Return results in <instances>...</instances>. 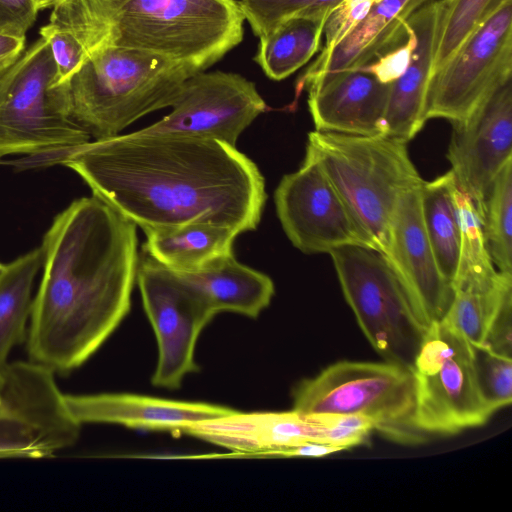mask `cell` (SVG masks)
<instances>
[{
    "mask_svg": "<svg viewBox=\"0 0 512 512\" xmlns=\"http://www.w3.org/2000/svg\"><path fill=\"white\" fill-rule=\"evenodd\" d=\"M146 240L142 251L165 268L176 273L197 272L233 253L239 233L209 223L143 230Z\"/></svg>",
    "mask_w": 512,
    "mask_h": 512,
    "instance_id": "obj_23",
    "label": "cell"
},
{
    "mask_svg": "<svg viewBox=\"0 0 512 512\" xmlns=\"http://www.w3.org/2000/svg\"><path fill=\"white\" fill-rule=\"evenodd\" d=\"M427 1L380 0L337 46L320 53L306 70L298 88L322 76L363 68L404 43L409 37L407 19Z\"/></svg>",
    "mask_w": 512,
    "mask_h": 512,
    "instance_id": "obj_21",
    "label": "cell"
},
{
    "mask_svg": "<svg viewBox=\"0 0 512 512\" xmlns=\"http://www.w3.org/2000/svg\"><path fill=\"white\" fill-rule=\"evenodd\" d=\"M481 221L496 269L512 274V159L498 172L486 195Z\"/></svg>",
    "mask_w": 512,
    "mask_h": 512,
    "instance_id": "obj_29",
    "label": "cell"
},
{
    "mask_svg": "<svg viewBox=\"0 0 512 512\" xmlns=\"http://www.w3.org/2000/svg\"><path fill=\"white\" fill-rule=\"evenodd\" d=\"M25 36L0 33V77L25 51Z\"/></svg>",
    "mask_w": 512,
    "mask_h": 512,
    "instance_id": "obj_39",
    "label": "cell"
},
{
    "mask_svg": "<svg viewBox=\"0 0 512 512\" xmlns=\"http://www.w3.org/2000/svg\"><path fill=\"white\" fill-rule=\"evenodd\" d=\"M340 0H238L245 21L259 38L299 16L325 15Z\"/></svg>",
    "mask_w": 512,
    "mask_h": 512,
    "instance_id": "obj_31",
    "label": "cell"
},
{
    "mask_svg": "<svg viewBox=\"0 0 512 512\" xmlns=\"http://www.w3.org/2000/svg\"><path fill=\"white\" fill-rule=\"evenodd\" d=\"M22 169L60 164L142 230L209 223L255 230L267 199L256 164L235 146L140 130L14 161Z\"/></svg>",
    "mask_w": 512,
    "mask_h": 512,
    "instance_id": "obj_1",
    "label": "cell"
},
{
    "mask_svg": "<svg viewBox=\"0 0 512 512\" xmlns=\"http://www.w3.org/2000/svg\"><path fill=\"white\" fill-rule=\"evenodd\" d=\"M411 370L415 424L425 435H453L493 415L477 388L471 343L442 322L430 325Z\"/></svg>",
    "mask_w": 512,
    "mask_h": 512,
    "instance_id": "obj_9",
    "label": "cell"
},
{
    "mask_svg": "<svg viewBox=\"0 0 512 512\" xmlns=\"http://www.w3.org/2000/svg\"><path fill=\"white\" fill-rule=\"evenodd\" d=\"M57 0H33L34 5L38 11L46 8H52Z\"/></svg>",
    "mask_w": 512,
    "mask_h": 512,
    "instance_id": "obj_41",
    "label": "cell"
},
{
    "mask_svg": "<svg viewBox=\"0 0 512 512\" xmlns=\"http://www.w3.org/2000/svg\"><path fill=\"white\" fill-rule=\"evenodd\" d=\"M73 417L84 423L118 424L129 428L181 431L237 410L204 402L168 400L128 393L65 395Z\"/></svg>",
    "mask_w": 512,
    "mask_h": 512,
    "instance_id": "obj_18",
    "label": "cell"
},
{
    "mask_svg": "<svg viewBox=\"0 0 512 512\" xmlns=\"http://www.w3.org/2000/svg\"><path fill=\"white\" fill-rule=\"evenodd\" d=\"M455 178L451 170L420 189L421 213L425 231L442 275L452 284L459 250L460 225L454 198Z\"/></svg>",
    "mask_w": 512,
    "mask_h": 512,
    "instance_id": "obj_25",
    "label": "cell"
},
{
    "mask_svg": "<svg viewBox=\"0 0 512 512\" xmlns=\"http://www.w3.org/2000/svg\"><path fill=\"white\" fill-rule=\"evenodd\" d=\"M238 0H57L49 23L88 55L103 46L152 52L205 71L243 39Z\"/></svg>",
    "mask_w": 512,
    "mask_h": 512,
    "instance_id": "obj_3",
    "label": "cell"
},
{
    "mask_svg": "<svg viewBox=\"0 0 512 512\" xmlns=\"http://www.w3.org/2000/svg\"><path fill=\"white\" fill-rule=\"evenodd\" d=\"M3 403H4V398H3V375H2V370H0V409L3 406Z\"/></svg>",
    "mask_w": 512,
    "mask_h": 512,
    "instance_id": "obj_42",
    "label": "cell"
},
{
    "mask_svg": "<svg viewBox=\"0 0 512 512\" xmlns=\"http://www.w3.org/2000/svg\"><path fill=\"white\" fill-rule=\"evenodd\" d=\"M183 432L227 448L237 455L278 456L288 448L321 442L320 424L291 409L282 412L239 411L199 422Z\"/></svg>",
    "mask_w": 512,
    "mask_h": 512,
    "instance_id": "obj_19",
    "label": "cell"
},
{
    "mask_svg": "<svg viewBox=\"0 0 512 512\" xmlns=\"http://www.w3.org/2000/svg\"><path fill=\"white\" fill-rule=\"evenodd\" d=\"M343 295L363 334L384 359L411 369L430 325L381 251L342 246L329 252Z\"/></svg>",
    "mask_w": 512,
    "mask_h": 512,
    "instance_id": "obj_7",
    "label": "cell"
},
{
    "mask_svg": "<svg viewBox=\"0 0 512 512\" xmlns=\"http://www.w3.org/2000/svg\"><path fill=\"white\" fill-rule=\"evenodd\" d=\"M274 202L286 236L304 253H329L348 245L377 249L308 152L297 171L282 177Z\"/></svg>",
    "mask_w": 512,
    "mask_h": 512,
    "instance_id": "obj_13",
    "label": "cell"
},
{
    "mask_svg": "<svg viewBox=\"0 0 512 512\" xmlns=\"http://www.w3.org/2000/svg\"><path fill=\"white\" fill-rule=\"evenodd\" d=\"M199 72L161 55L103 46L57 86L70 117L94 139L109 138L153 111L170 107L183 82Z\"/></svg>",
    "mask_w": 512,
    "mask_h": 512,
    "instance_id": "obj_4",
    "label": "cell"
},
{
    "mask_svg": "<svg viewBox=\"0 0 512 512\" xmlns=\"http://www.w3.org/2000/svg\"><path fill=\"white\" fill-rule=\"evenodd\" d=\"M451 304L440 321L473 345H481L505 296L512 291V274L500 272L489 284L453 286Z\"/></svg>",
    "mask_w": 512,
    "mask_h": 512,
    "instance_id": "obj_27",
    "label": "cell"
},
{
    "mask_svg": "<svg viewBox=\"0 0 512 512\" xmlns=\"http://www.w3.org/2000/svg\"><path fill=\"white\" fill-rule=\"evenodd\" d=\"M511 339L512 291L505 296L480 346L497 355L512 358Z\"/></svg>",
    "mask_w": 512,
    "mask_h": 512,
    "instance_id": "obj_37",
    "label": "cell"
},
{
    "mask_svg": "<svg viewBox=\"0 0 512 512\" xmlns=\"http://www.w3.org/2000/svg\"><path fill=\"white\" fill-rule=\"evenodd\" d=\"M512 77V0H506L429 80L425 119L463 121Z\"/></svg>",
    "mask_w": 512,
    "mask_h": 512,
    "instance_id": "obj_12",
    "label": "cell"
},
{
    "mask_svg": "<svg viewBox=\"0 0 512 512\" xmlns=\"http://www.w3.org/2000/svg\"><path fill=\"white\" fill-rule=\"evenodd\" d=\"M0 458H45L76 443L81 424L59 390L55 373L34 363L3 369Z\"/></svg>",
    "mask_w": 512,
    "mask_h": 512,
    "instance_id": "obj_10",
    "label": "cell"
},
{
    "mask_svg": "<svg viewBox=\"0 0 512 512\" xmlns=\"http://www.w3.org/2000/svg\"><path fill=\"white\" fill-rule=\"evenodd\" d=\"M43 262L41 247L4 265L0 273V370L11 349L26 339L32 308V286Z\"/></svg>",
    "mask_w": 512,
    "mask_h": 512,
    "instance_id": "obj_26",
    "label": "cell"
},
{
    "mask_svg": "<svg viewBox=\"0 0 512 512\" xmlns=\"http://www.w3.org/2000/svg\"><path fill=\"white\" fill-rule=\"evenodd\" d=\"M439 9L440 0H428L407 19L406 24L415 38V48L406 71L390 84L384 135L406 143L426 122L425 102L432 75Z\"/></svg>",
    "mask_w": 512,
    "mask_h": 512,
    "instance_id": "obj_20",
    "label": "cell"
},
{
    "mask_svg": "<svg viewBox=\"0 0 512 512\" xmlns=\"http://www.w3.org/2000/svg\"><path fill=\"white\" fill-rule=\"evenodd\" d=\"M136 227L94 195L56 215L40 246L43 275L29 318L30 361L68 375L119 326L136 280Z\"/></svg>",
    "mask_w": 512,
    "mask_h": 512,
    "instance_id": "obj_2",
    "label": "cell"
},
{
    "mask_svg": "<svg viewBox=\"0 0 512 512\" xmlns=\"http://www.w3.org/2000/svg\"><path fill=\"white\" fill-rule=\"evenodd\" d=\"M454 198L460 225V250L452 287L493 283L500 271L490 257L481 218L472 200L457 185Z\"/></svg>",
    "mask_w": 512,
    "mask_h": 512,
    "instance_id": "obj_28",
    "label": "cell"
},
{
    "mask_svg": "<svg viewBox=\"0 0 512 512\" xmlns=\"http://www.w3.org/2000/svg\"><path fill=\"white\" fill-rule=\"evenodd\" d=\"M472 345L475 380L480 396L494 414L512 402V358Z\"/></svg>",
    "mask_w": 512,
    "mask_h": 512,
    "instance_id": "obj_32",
    "label": "cell"
},
{
    "mask_svg": "<svg viewBox=\"0 0 512 512\" xmlns=\"http://www.w3.org/2000/svg\"><path fill=\"white\" fill-rule=\"evenodd\" d=\"M136 281L158 344L152 384L179 388L187 374L198 371L196 343L217 312L196 288L145 252L138 258Z\"/></svg>",
    "mask_w": 512,
    "mask_h": 512,
    "instance_id": "obj_11",
    "label": "cell"
},
{
    "mask_svg": "<svg viewBox=\"0 0 512 512\" xmlns=\"http://www.w3.org/2000/svg\"><path fill=\"white\" fill-rule=\"evenodd\" d=\"M3 268H4V264L0 263V273L2 272Z\"/></svg>",
    "mask_w": 512,
    "mask_h": 512,
    "instance_id": "obj_43",
    "label": "cell"
},
{
    "mask_svg": "<svg viewBox=\"0 0 512 512\" xmlns=\"http://www.w3.org/2000/svg\"><path fill=\"white\" fill-rule=\"evenodd\" d=\"M506 0H440L432 74L439 70Z\"/></svg>",
    "mask_w": 512,
    "mask_h": 512,
    "instance_id": "obj_30",
    "label": "cell"
},
{
    "mask_svg": "<svg viewBox=\"0 0 512 512\" xmlns=\"http://www.w3.org/2000/svg\"><path fill=\"white\" fill-rule=\"evenodd\" d=\"M422 184L399 199L386 256L402 278L420 315L431 325L446 314L453 288L438 267L425 231L420 200Z\"/></svg>",
    "mask_w": 512,
    "mask_h": 512,
    "instance_id": "obj_16",
    "label": "cell"
},
{
    "mask_svg": "<svg viewBox=\"0 0 512 512\" xmlns=\"http://www.w3.org/2000/svg\"><path fill=\"white\" fill-rule=\"evenodd\" d=\"M39 33L51 50L56 67L55 86L66 84L87 60L86 49L70 31L52 23L43 26Z\"/></svg>",
    "mask_w": 512,
    "mask_h": 512,
    "instance_id": "obj_33",
    "label": "cell"
},
{
    "mask_svg": "<svg viewBox=\"0 0 512 512\" xmlns=\"http://www.w3.org/2000/svg\"><path fill=\"white\" fill-rule=\"evenodd\" d=\"M37 13L33 0H0V33L25 36Z\"/></svg>",
    "mask_w": 512,
    "mask_h": 512,
    "instance_id": "obj_38",
    "label": "cell"
},
{
    "mask_svg": "<svg viewBox=\"0 0 512 512\" xmlns=\"http://www.w3.org/2000/svg\"><path fill=\"white\" fill-rule=\"evenodd\" d=\"M390 84L360 68L322 76L302 89L317 131L373 136L384 135Z\"/></svg>",
    "mask_w": 512,
    "mask_h": 512,
    "instance_id": "obj_17",
    "label": "cell"
},
{
    "mask_svg": "<svg viewBox=\"0 0 512 512\" xmlns=\"http://www.w3.org/2000/svg\"><path fill=\"white\" fill-rule=\"evenodd\" d=\"M339 451L342 449L333 445L307 442L281 451L278 457H323Z\"/></svg>",
    "mask_w": 512,
    "mask_h": 512,
    "instance_id": "obj_40",
    "label": "cell"
},
{
    "mask_svg": "<svg viewBox=\"0 0 512 512\" xmlns=\"http://www.w3.org/2000/svg\"><path fill=\"white\" fill-rule=\"evenodd\" d=\"M170 107L169 114L140 131L215 139L235 147L241 133L268 108L254 82L223 71L188 77Z\"/></svg>",
    "mask_w": 512,
    "mask_h": 512,
    "instance_id": "obj_14",
    "label": "cell"
},
{
    "mask_svg": "<svg viewBox=\"0 0 512 512\" xmlns=\"http://www.w3.org/2000/svg\"><path fill=\"white\" fill-rule=\"evenodd\" d=\"M306 152L321 165L360 226L386 255L401 196L420 186L407 143L387 135L313 131Z\"/></svg>",
    "mask_w": 512,
    "mask_h": 512,
    "instance_id": "obj_5",
    "label": "cell"
},
{
    "mask_svg": "<svg viewBox=\"0 0 512 512\" xmlns=\"http://www.w3.org/2000/svg\"><path fill=\"white\" fill-rule=\"evenodd\" d=\"M55 78L54 60L43 38L0 77V158L35 156L91 140L68 114Z\"/></svg>",
    "mask_w": 512,
    "mask_h": 512,
    "instance_id": "obj_8",
    "label": "cell"
},
{
    "mask_svg": "<svg viewBox=\"0 0 512 512\" xmlns=\"http://www.w3.org/2000/svg\"><path fill=\"white\" fill-rule=\"evenodd\" d=\"M303 415V414H302ZM310 420L320 424L321 442L349 449L367 442L370 433L375 430L373 423L356 415H311Z\"/></svg>",
    "mask_w": 512,
    "mask_h": 512,
    "instance_id": "obj_34",
    "label": "cell"
},
{
    "mask_svg": "<svg viewBox=\"0 0 512 512\" xmlns=\"http://www.w3.org/2000/svg\"><path fill=\"white\" fill-rule=\"evenodd\" d=\"M292 409L311 415H356L400 444L415 445L426 435L415 424L412 370L383 361H338L292 392Z\"/></svg>",
    "mask_w": 512,
    "mask_h": 512,
    "instance_id": "obj_6",
    "label": "cell"
},
{
    "mask_svg": "<svg viewBox=\"0 0 512 512\" xmlns=\"http://www.w3.org/2000/svg\"><path fill=\"white\" fill-rule=\"evenodd\" d=\"M380 0H340L328 14L324 25V46L328 52L337 46Z\"/></svg>",
    "mask_w": 512,
    "mask_h": 512,
    "instance_id": "obj_35",
    "label": "cell"
},
{
    "mask_svg": "<svg viewBox=\"0 0 512 512\" xmlns=\"http://www.w3.org/2000/svg\"><path fill=\"white\" fill-rule=\"evenodd\" d=\"M407 28L409 37L404 43L387 51L374 62L363 67L382 83L390 84L396 81L403 75L410 63L415 48V38L408 26Z\"/></svg>",
    "mask_w": 512,
    "mask_h": 512,
    "instance_id": "obj_36",
    "label": "cell"
},
{
    "mask_svg": "<svg viewBox=\"0 0 512 512\" xmlns=\"http://www.w3.org/2000/svg\"><path fill=\"white\" fill-rule=\"evenodd\" d=\"M177 274L196 288L217 313L229 311L256 318L275 293L268 275L238 262L233 253L200 271Z\"/></svg>",
    "mask_w": 512,
    "mask_h": 512,
    "instance_id": "obj_22",
    "label": "cell"
},
{
    "mask_svg": "<svg viewBox=\"0 0 512 512\" xmlns=\"http://www.w3.org/2000/svg\"><path fill=\"white\" fill-rule=\"evenodd\" d=\"M447 159L456 185L481 213L490 185L512 159V77L454 123Z\"/></svg>",
    "mask_w": 512,
    "mask_h": 512,
    "instance_id": "obj_15",
    "label": "cell"
},
{
    "mask_svg": "<svg viewBox=\"0 0 512 512\" xmlns=\"http://www.w3.org/2000/svg\"><path fill=\"white\" fill-rule=\"evenodd\" d=\"M328 14L290 18L259 37L254 61L265 75L280 81L304 66L320 49Z\"/></svg>",
    "mask_w": 512,
    "mask_h": 512,
    "instance_id": "obj_24",
    "label": "cell"
}]
</instances>
